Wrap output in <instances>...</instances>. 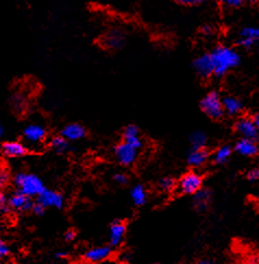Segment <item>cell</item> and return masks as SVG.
<instances>
[{"instance_id": "obj_1", "label": "cell", "mask_w": 259, "mask_h": 264, "mask_svg": "<svg viewBox=\"0 0 259 264\" xmlns=\"http://www.w3.org/2000/svg\"><path fill=\"white\" fill-rule=\"evenodd\" d=\"M213 65V75L217 78H223L232 69L241 64V56L234 48L229 46L218 45L210 53Z\"/></svg>"}, {"instance_id": "obj_2", "label": "cell", "mask_w": 259, "mask_h": 264, "mask_svg": "<svg viewBox=\"0 0 259 264\" xmlns=\"http://www.w3.org/2000/svg\"><path fill=\"white\" fill-rule=\"evenodd\" d=\"M15 184L19 192L28 197H39L46 190L44 182L40 177L33 174L19 173L15 177Z\"/></svg>"}, {"instance_id": "obj_3", "label": "cell", "mask_w": 259, "mask_h": 264, "mask_svg": "<svg viewBox=\"0 0 259 264\" xmlns=\"http://www.w3.org/2000/svg\"><path fill=\"white\" fill-rule=\"evenodd\" d=\"M200 109L206 116L213 119V120H219V119L224 116V109L222 105V98L219 95L217 91H210L208 94L201 98Z\"/></svg>"}, {"instance_id": "obj_4", "label": "cell", "mask_w": 259, "mask_h": 264, "mask_svg": "<svg viewBox=\"0 0 259 264\" xmlns=\"http://www.w3.org/2000/svg\"><path fill=\"white\" fill-rule=\"evenodd\" d=\"M203 177L195 172H188L181 177L179 181V188L182 193L194 194L203 188Z\"/></svg>"}, {"instance_id": "obj_5", "label": "cell", "mask_w": 259, "mask_h": 264, "mask_svg": "<svg viewBox=\"0 0 259 264\" xmlns=\"http://www.w3.org/2000/svg\"><path fill=\"white\" fill-rule=\"evenodd\" d=\"M234 130L243 139H249L256 142L259 140V130L256 128L255 123L252 122L251 118H238L234 123Z\"/></svg>"}, {"instance_id": "obj_6", "label": "cell", "mask_w": 259, "mask_h": 264, "mask_svg": "<svg viewBox=\"0 0 259 264\" xmlns=\"http://www.w3.org/2000/svg\"><path fill=\"white\" fill-rule=\"evenodd\" d=\"M24 139L30 146H41L46 138V129L40 123H31L27 125L23 132Z\"/></svg>"}, {"instance_id": "obj_7", "label": "cell", "mask_w": 259, "mask_h": 264, "mask_svg": "<svg viewBox=\"0 0 259 264\" xmlns=\"http://www.w3.org/2000/svg\"><path fill=\"white\" fill-rule=\"evenodd\" d=\"M137 150L130 147L124 142L118 144L115 149V156L117 161L123 166L133 165L137 159Z\"/></svg>"}, {"instance_id": "obj_8", "label": "cell", "mask_w": 259, "mask_h": 264, "mask_svg": "<svg viewBox=\"0 0 259 264\" xmlns=\"http://www.w3.org/2000/svg\"><path fill=\"white\" fill-rule=\"evenodd\" d=\"M193 69L201 79H208L213 75V65L210 54H203L193 60Z\"/></svg>"}, {"instance_id": "obj_9", "label": "cell", "mask_w": 259, "mask_h": 264, "mask_svg": "<svg viewBox=\"0 0 259 264\" xmlns=\"http://www.w3.org/2000/svg\"><path fill=\"white\" fill-rule=\"evenodd\" d=\"M34 203L32 199L21 192H15L9 198V209L16 212H28L33 210Z\"/></svg>"}, {"instance_id": "obj_10", "label": "cell", "mask_w": 259, "mask_h": 264, "mask_svg": "<svg viewBox=\"0 0 259 264\" xmlns=\"http://www.w3.org/2000/svg\"><path fill=\"white\" fill-rule=\"evenodd\" d=\"M212 201V191L209 188H201V189L194 194L193 205L195 210L199 213H205L209 209Z\"/></svg>"}, {"instance_id": "obj_11", "label": "cell", "mask_w": 259, "mask_h": 264, "mask_svg": "<svg viewBox=\"0 0 259 264\" xmlns=\"http://www.w3.org/2000/svg\"><path fill=\"white\" fill-rule=\"evenodd\" d=\"M112 254L110 246H100L87 250L83 255V259L88 263H100L109 259Z\"/></svg>"}, {"instance_id": "obj_12", "label": "cell", "mask_w": 259, "mask_h": 264, "mask_svg": "<svg viewBox=\"0 0 259 264\" xmlns=\"http://www.w3.org/2000/svg\"><path fill=\"white\" fill-rule=\"evenodd\" d=\"M37 203H40L44 207H56L61 209L63 206V197L59 192L53 190H45L37 197Z\"/></svg>"}, {"instance_id": "obj_13", "label": "cell", "mask_w": 259, "mask_h": 264, "mask_svg": "<svg viewBox=\"0 0 259 264\" xmlns=\"http://www.w3.org/2000/svg\"><path fill=\"white\" fill-rule=\"evenodd\" d=\"M234 150L239 155L246 157L256 156L259 153V147L256 141H252L249 139H243V138H241V139L235 143Z\"/></svg>"}, {"instance_id": "obj_14", "label": "cell", "mask_w": 259, "mask_h": 264, "mask_svg": "<svg viewBox=\"0 0 259 264\" xmlns=\"http://www.w3.org/2000/svg\"><path fill=\"white\" fill-rule=\"evenodd\" d=\"M126 226L121 221H115L110 226V247L117 248L123 242V238L125 236Z\"/></svg>"}, {"instance_id": "obj_15", "label": "cell", "mask_w": 259, "mask_h": 264, "mask_svg": "<svg viewBox=\"0 0 259 264\" xmlns=\"http://www.w3.org/2000/svg\"><path fill=\"white\" fill-rule=\"evenodd\" d=\"M61 137L68 141H78L85 137V129L79 123H70L62 129Z\"/></svg>"}, {"instance_id": "obj_16", "label": "cell", "mask_w": 259, "mask_h": 264, "mask_svg": "<svg viewBox=\"0 0 259 264\" xmlns=\"http://www.w3.org/2000/svg\"><path fill=\"white\" fill-rule=\"evenodd\" d=\"M222 105L225 114L229 116H237L244 108L242 100L235 96H225L222 98Z\"/></svg>"}, {"instance_id": "obj_17", "label": "cell", "mask_w": 259, "mask_h": 264, "mask_svg": "<svg viewBox=\"0 0 259 264\" xmlns=\"http://www.w3.org/2000/svg\"><path fill=\"white\" fill-rule=\"evenodd\" d=\"M209 159V152L206 149L191 150L187 155V164L192 167H200Z\"/></svg>"}, {"instance_id": "obj_18", "label": "cell", "mask_w": 259, "mask_h": 264, "mask_svg": "<svg viewBox=\"0 0 259 264\" xmlns=\"http://www.w3.org/2000/svg\"><path fill=\"white\" fill-rule=\"evenodd\" d=\"M103 45L107 48H119L123 45L124 35L119 30H112L103 37Z\"/></svg>"}, {"instance_id": "obj_19", "label": "cell", "mask_w": 259, "mask_h": 264, "mask_svg": "<svg viewBox=\"0 0 259 264\" xmlns=\"http://www.w3.org/2000/svg\"><path fill=\"white\" fill-rule=\"evenodd\" d=\"M3 153L7 157H21L27 154V148L20 142H6L3 146Z\"/></svg>"}, {"instance_id": "obj_20", "label": "cell", "mask_w": 259, "mask_h": 264, "mask_svg": "<svg viewBox=\"0 0 259 264\" xmlns=\"http://www.w3.org/2000/svg\"><path fill=\"white\" fill-rule=\"evenodd\" d=\"M231 154L232 148L228 146V144H223V146H221L214 151V153L212 154V162L216 165H223L228 162Z\"/></svg>"}, {"instance_id": "obj_21", "label": "cell", "mask_w": 259, "mask_h": 264, "mask_svg": "<svg viewBox=\"0 0 259 264\" xmlns=\"http://www.w3.org/2000/svg\"><path fill=\"white\" fill-rule=\"evenodd\" d=\"M207 140L208 137L206 135V132L201 130L194 131L193 134L189 136V142H191V147H192L191 150L205 149Z\"/></svg>"}, {"instance_id": "obj_22", "label": "cell", "mask_w": 259, "mask_h": 264, "mask_svg": "<svg viewBox=\"0 0 259 264\" xmlns=\"http://www.w3.org/2000/svg\"><path fill=\"white\" fill-rule=\"evenodd\" d=\"M131 198L135 205H144L147 201V192L145 190V187L143 185L134 186L133 189L131 190Z\"/></svg>"}, {"instance_id": "obj_23", "label": "cell", "mask_w": 259, "mask_h": 264, "mask_svg": "<svg viewBox=\"0 0 259 264\" xmlns=\"http://www.w3.org/2000/svg\"><path fill=\"white\" fill-rule=\"evenodd\" d=\"M49 147L58 153H66L69 150V142L63 137H55L49 142Z\"/></svg>"}, {"instance_id": "obj_24", "label": "cell", "mask_w": 259, "mask_h": 264, "mask_svg": "<svg viewBox=\"0 0 259 264\" xmlns=\"http://www.w3.org/2000/svg\"><path fill=\"white\" fill-rule=\"evenodd\" d=\"M241 39H249L259 42V28L256 27H245L239 31Z\"/></svg>"}, {"instance_id": "obj_25", "label": "cell", "mask_w": 259, "mask_h": 264, "mask_svg": "<svg viewBox=\"0 0 259 264\" xmlns=\"http://www.w3.org/2000/svg\"><path fill=\"white\" fill-rule=\"evenodd\" d=\"M158 186H159V189L163 192H171L175 188V180L171 177H165L160 179Z\"/></svg>"}, {"instance_id": "obj_26", "label": "cell", "mask_w": 259, "mask_h": 264, "mask_svg": "<svg viewBox=\"0 0 259 264\" xmlns=\"http://www.w3.org/2000/svg\"><path fill=\"white\" fill-rule=\"evenodd\" d=\"M123 142L129 144L130 147L134 148L135 150H140L143 148V140L140 136H131V137H123Z\"/></svg>"}, {"instance_id": "obj_27", "label": "cell", "mask_w": 259, "mask_h": 264, "mask_svg": "<svg viewBox=\"0 0 259 264\" xmlns=\"http://www.w3.org/2000/svg\"><path fill=\"white\" fill-rule=\"evenodd\" d=\"M236 44L238 46H241L243 48H246V49H251L254 47H257V45L259 44V42H256L254 40H249V39H239L237 40Z\"/></svg>"}, {"instance_id": "obj_28", "label": "cell", "mask_w": 259, "mask_h": 264, "mask_svg": "<svg viewBox=\"0 0 259 264\" xmlns=\"http://www.w3.org/2000/svg\"><path fill=\"white\" fill-rule=\"evenodd\" d=\"M9 181V174L4 166L0 165V190L7 185V182Z\"/></svg>"}, {"instance_id": "obj_29", "label": "cell", "mask_w": 259, "mask_h": 264, "mask_svg": "<svg viewBox=\"0 0 259 264\" xmlns=\"http://www.w3.org/2000/svg\"><path fill=\"white\" fill-rule=\"evenodd\" d=\"M9 210V198L3 191H0V211L8 212Z\"/></svg>"}, {"instance_id": "obj_30", "label": "cell", "mask_w": 259, "mask_h": 264, "mask_svg": "<svg viewBox=\"0 0 259 264\" xmlns=\"http://www.w3.org/2000/svg\"><path fill=\"white\" fill-rule=\"evenodd\" d=\"M246 178H247L250 182H256L259 180V168H251L250 171L246 174Z\"/></svg>"}, {"instance_id": "obj_31", "label": "cell", "mask_w": 259, "mask_h": 264, "mask_svg": "<svg viewBox=\"0 0 259 264\" xmlns=\"http://www.w3.org/2000/svg\"><path fill=\"white\" fill-rule=\"evenodd\" d=\"M223 5L230 9H236L241 8L244 5V2H242V0H225V2H223Z\"/></svg>"}, {"instance_id": "obj_32", "label": "cell", "mask_w": 259, "mask_h": 264, "mask_svg": "<svg viewBox=\"0 0 259 264\" xmlns=\"http://www.w3.org/2000/svg\"><path fill=\"white\" fill-rule=\"evenodd\" d=\"M200 33L205 35V36H210L214 33V28H213V25L211 24H204L203 27L200 28Z\"/></svg>"}, {"instance_id": "obj_33", "label": "cell", "mask_w": 259, "mask_h": 264, "mask_svg": "<svg viewBox=\"0 0 259 264\" xmlns=\"http://www.w3.org/2000/svg\"><path fill=\"white\" fill-rule=\"evenodd\" d=\"M113 179H115V181L118 182L119 185H125V184H128V181H129L128 176L123 173L116 174L115 176H113Z\"/></svg>"}, {"instance_id": "obj_34", "label": "cell", "mask_w": 259, "mask_h": 264, "mask_svg": "<svg viewBox=\"0 0 259 264\" xmlns=\"http://www.w3.org/2000/svg\"><path fill=\"white\" fill-rule=\"evenodd\" d=\"M9 246L7 243H6L4 240L0 239V259H2V257H5V256H7L9 254Z\"/></svg>"}, {"instance_id": "obj_35", "label": "cell", "mask_w": 259, "mask_h": 264, "mask_svg": "<svg viewBox=\"0 0 259 264\" xmlns=\"http://www.w3.org/2000/svg\"><path fill=\"white\" fill-rule=\"evenodd\" d=\"M179 4L182 6H189V7H193V6H199L203 4L201 0H179Z\"/></svg>"}, {"instance_id": "obj_36", "label": "cell", "mask_w": 259, "mask_h": 264, "mask_svg": "<svg viewBox=\"0 0 259 264\" xmlns=\"http://www.w3.org/2000/svg\"><path fill=\"white\" fill-rule=\"evenodd\" d=\"M194 264H218V262L212 259V257H203V259H199Z\"/></svg>"}, {"instance_id": "obj_37", "label": "cell", "mask_w": 259, "mask_h": 264, "mask_svg": "<svg viewBox=\"0 0 259 264\" xmlns=\"http://www.w3.org/2000/svg\"><path fill=\"white\" fill-rule=\"evenodd\" d=\"M32 211H33L36 215H43L44 212H45V207L41 205L40 203H35Z\"/></svg>"}, {"instance_id": "obj_38", "label": "cell", "mask_w": 259, "mask_h": 264, "mask_svg": "<svg viewBox=\"0 0 259 264\" xmlns=\"http://www.w3.org/2000/svg\"><path fill=\"white\" fill-rule=\"evenodd\" d=\"M75 237H77V234H75L74 230H68L66 234H65V240L70 242V241H73L75 239Z\"/></svg>"}, {"instance_id": "obj_39", "label": "cell", "mask_w": 259, "mask_h": 264, "mask_svg": "<svg viewBox=\"0 0 259 264\" xmlns=\"http://www.w3.org/2000/svg\"><path fill=\"white\" fill-rule=\"evenodd\" d=\"M251 120H252V122L255 123L256 128L259 130V112H255V114L252 115V117H251Z\"/></svg>"}, {"instance_id": "obj_40", "label": "cell", "mask_w": 259, "mask_h": 264, "mask_svg": "<svg viewBox=\"0 0 259 264\" xmlns=\"http://www.w3.org/2000/svg\"><path fill=\"white\" fill-rule=\"evenodd\" d=\"M247 264H259V256H254L248 260Z\"/></svg>"}, {"instance_id": "obj_41", "label": "cell", "mask_w": 259, "mask_h": 264, "mask_svg": "<svg viewBox=\"0 0 259 264\" xmlns=\"http://www.w3.org/2000/svg\"><path fill=\"white\" fill-rule=\"evenodd\" d=\"M67 255H68V253L67 252H62V251H61V252H57L56 253V257H58V259H65V257H67Z\"/></svg>"}, {"instance_id": "obj_42", "label": "cell", "mask_w": 259, "mask_h": 264, "mask_svg": "<svg viewBox=\"0 0 259 264\" xmlns=\"http://www.w3.org/2000/svg\"><path fill=\"white\" fill-rule=\"evenodd\" d=\"M5 135V130H4V127L2 124H0V139H2V138L4 137Z\"/></svg>"}, {"instance_id": "obj_43", "label": "cell", "mask_w": 259, "mask_h": 264, "mask_svg": "<svg viewBox=\"0 0 259 264\" xmlns=\"http://www.w3.org/2000/svg\"><path fill=\"white\" fill-rule=\"evenodd\" d=\"M256 200H257V203L259 204V193L257 194V197H256Z\"/></svg>"}, {"instance_id": "obj_44", "label": "cell", "mask_w": 259, "mask_h": 264, "mask_svg": "<svg viewBox=\"0 0 259 264\" xmlns=\"http://www.w3.org/2000/svg\"><path fill=\"white\" fill-rule=\"evenodd\" d=\"M119 264H130L129 262H121V263H119Z\"/></svg>"}, {"instance_id": "obj_45", "label": "cell", "mask_w": 259, "mask_h": 264, "mask_svg": "<svg viewBox=\"0 0 259 264\" xmlns=\"http://www.w3.org/2000/svg\"><path fill=\"white\" fill-rule=\"evenodd\" d=\"M0 223H2V213H0Z\"/></svg>"}, {"instance_id": "obj_46", "label": "cell", "mask_w": 259, "mask_h": 264, "mask_svg": "<svg viewBox=\"0 0 259 264\" xmlns=\"http://www.w3.org/2000/svg\"><path fill=\"white\" fill-rule=\"evenodd\" d=\"M256 48H257V50H258V52H259V44H258V45H257V47H256Z\"/></svg>"}, {"instance_id": "obj_47", "label": "cell", "mask_w": 259, "mask_h": 264, "mask_svg": "<svg viewBox=\"0 0 259 264\" xmlns=\"http://www.w3.org/2000/svg\"><path fill=\"white\" fill-rule=\"evenodd\" d=\"M154 264H161V263H154Z\"/></svg>"}]
</instances>
